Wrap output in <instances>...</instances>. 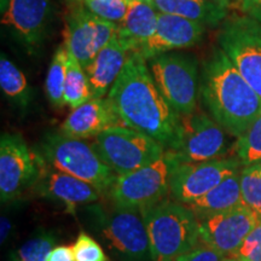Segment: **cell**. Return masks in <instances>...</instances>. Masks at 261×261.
<instances>
[{
	"label": "cell",
	"mask_w": 261,
	"mask_h": 261,
	"mask_svg": "<svg viewBox=\"0 0 261 261\" xmlns=\"http://www.w3.org/2000/svg\"><path fill=\"white\" fill-rule=\"evenodd\" d=\"M108 99L122 125L172 149L178 137V114L172 109L139 52H130Z\"/></svg>",
	"instance_id": "1"
},
{
	"label": "cell",
	"mask_w": 261,
	"mask_h": 261,
	"mask_svg": "<svg viewBox=\"0 0 261 261\" xmlns=\"http://www.w3.org/2000/svg\"><path fill=\"white\" fill-rule=\"evenodd\" d=\"M200 93L211 116L231 136L243 135L261 115L260 96L220 47L204 62Z\"/></svg>",
	"instance_id": "2"
},
{
	"label": "cell",
	"mask_w": 261,
	"mask_h": 261,
	"mask_svg": "<svg viewBox=\"0 0 261 261\" xmlns=\"http://www.w3.org/2000/svg\"><path fill=\"white\" fill-rule=\"evenodd\" d=\"M142 213L152 261H175L201 243L200 221L187 204L163 200Z\"/></svg>",
	"instance_id": "3"
},
{
	"label": "cell",
	"mask_w": 261,
	"mask_h": 261,
	"mask_svg": "<svg viewBox=\"0 0 261 261\" xmlns=\"http://www.w3.org/2000/svg\"><path fill=\"white\" fill-rule=\"evenodd\" d=\"M37 152L48 167L89 182L100 194H109L117 178L93 145L62 132L46 133Z\"/></svg>",
	"instance_id": "4"
},
{
	"label": "cell",
	"mask_w": 261,
	"mask_h": 261,
	"mask_svg": "<svg viewBox=\"0 0 261 261\" xmlns=\"http://www.w3.org/2000/svg\"><path fill=\"white\" fill-rule=\"evenodd\" d=\"M97 231L117 261H152L150 241L142 211L116 207L92 208Z\"/></svg>",
	"instance_id": "5"
},
{
	"label": "cell",
	"mask_w": 261,
	"mask_h": 261,
	"mask_svg": "<svg viewBox=\"0 0 261 261\" xmlns=\"http://www.w3.org/2000/svg\"><path fill=\"white\" fill-rule=\"evenodd\" d=\"M93 148L116 175L151 165L165 155L158 140L127 126L110 127L93 140Z\"/></svg>",
	"instance_id": "6"
},
{
	"label": "cell",
	"mask_w": 261,
	"mask_h": 261,
	"mask_svg": "<svg viewBox=\"0 0 261 261\" xmlns=\"http://www.w3.org/2000/svg\"><path fill=\"white\" fill-rule=\"evenodd\" d=\"M177 160L168 150L158 161L123 175H117L109 191L116 207L144 210L165 200L171 192V174Z\"/></svg>",
	"instance_id": "7"
},
{
	"label": "cell",
	"mask_w": 261,
	"mask_h": 261,
	"mask_svg": "<svg viewBox=\"0 0 261 261\" xmlns=\"http://www.w3.org/2000/svg\"><path fill=\"white\" fill-rule=\"evenodd\" d=\"M148 62L159 90L172 109L178 115L195 112L200 92L197 60L191 55L167 52Z\"/></svg>",
	"instance_id": "8"
},
{
	"label": "cell",
	"mask_w": 261,
	"mask_h": 261,
	"mask_svg": "<svg viewBox=\"0 0 261 261\" xmlns=\"http://www.w3.org/2000/svg\"><path fill=\"white\" fill-rule=\"evenodd\" d=\"M226 130L212 116L196 109L178 115V137L168 151L178 162H205L226 154Z\"/></svg>",
	"instance_id": "9"
},
{
	"label": "cell",
	"mask_w": 261,
	"mask_h": 261,
	"mask_svg": "<svg viewBox=\"0 0 261 261\" xmlns=\"http://www.w3.org/2000/svg\"><path fill=\"white\" fill-rule=\"evenodd\" d=\"M218 42L261 98V24L248 16H232L224 21Z\"/></svg>",
	"instance_id": "10"
},
{
	"label": "cell",
	"mask_w": 261,
	"mask_h": 261,
	"mask_svg": "<svg viewBox=\"0 0 261 261\" xmlns=\"http://www.w3.org/2000/svg\"><path fill=\"white\" fill-rule=\"evenodd\" d=\"M45 162L29 150L18 133H3L0 138V198L3 203L17 200L34 188Z\"/></svg>",
	"instance_id": "11"
},
{
	"label": "cell",
	"mask_w": 261,
	"mask_h": 261,
	"mask_svg": "<svg viewBox=\"0 0 261 261\" xmlns=\"http://www.w3.org/2000/svg\"><path fill=\"white\" fill-rule=\"evenodd\" d=\"M241 167L242 165L236 158L195 163L177 161L171 174L169 194L175 201L189 204L203 197L224 179L241 171Z\"/></svg>",
	"instance_id": "12"
},
{
	"label": "cell",
	"mask_w": 261,
	"mask_h": 261,
	"mask_svg": "<svg viewBox=\"0 0 261 261\" xmlns=\"http://www.w3.org/2000/svg\"><path fill=\"white\" fill-rule=\"evenodd\" d=\"M117 24L98 17L89 9H79L68 18L64 46L85 70L107 46L116 33Z\"/></svg>",
	"instance_id": "13"
},
{
	"label": "cell",
	"mask_w": 261,
	"mask_h": 261,
	"mask_svg": "<svg viewBox=\"0 0 261 261\" xmlns=\"http://www.w3.org/2000/svg\"><path fill=\"white\" fill-rule=\"evenodd\" d=\"M200 221V241L221 255L232 256L244 238L255 227L259 217L240 204Z\"/></svg>",
	"instance_id": "14"
},
{
	"label": "cell",
	"mask_w": 261,
	"mask_h": 261,
	"mask_svg": "<svg viewBox=\"0 0 261 261\" xmlns=\"http://www.w3.org/2000/svg\"><path fill=\"white\" fill-rule=\"evenodd\" d=\"M52 19L51 0H9L2 23L12 29L25 45L35 47L46 37Z\"/></svg>",
	"instance_id": "15"
},
{
	"label": "cell",
	"mask_w": 261,
	"mask_h": 261,
	"mask_svg": "<svg viewBox=\"0 0 261 261\" xmlns=\"http://www.w3.org/2000/svg\"><path fill=\"white\" fill-rule=\"evenodd\" d=\"M205 25L180 16L159 12L158 27L139 54L146 61L173 50L191 47L203 38Z\"/></svg>",
	"instance_id": "16"
},
{
	"label": "cell",
	"mask_w": 261,
	"mask_h": 261,
	"mask_svg": "<svg viewBox=\"0 0 261 261\" xmlns=\"http://www.w3.org/2000/svg\"><path fill=\"white\" fill-rule=\"evenodd\" d=\"M33 190L42 198L64 205L65 211L73 214L79 205L99 200L100 195L93 185L67 173L52 169L46 163Z\"/></svg>",
	"instance_id": "17"
},
{
	"label": "cell",
	"mask_w": 261,
	"mask_h": 261,
	"mask_svg": "<svg viewBox=\"0 0 261 261\" xmlns=\"http://www.w3.org/2000/svg\"><path fill=\"white\" fill-rule=\"evenodd\" d=\"M108 98H91L73 109L61 126V132L77 139L96 137L110 127L123 126Z\"/></svg>",
	"instance_id": "18"
},
{
	"label": "cell",
	"mask_w": 261,
	"mask_h": 261,
	"mask_svg": "<svg viewBox=\"0 0 261 261\" xmlns=\"http://www.w3.org/2000/svg\"><path fill=\"white\" fill-rule=\"evenodd\" d=\"M159 12L149 3L130 0L127 14L117 23L116 37L127 52H139L158 27Z\"/></svg>",
	"instance_id": "19"
},
{
	"label": "cell",
	"mask_w": 261,
	"mask_h": 261,
	"mask_svg": "<svg viewBox=\"0 0 261 261\" xmlns=\"http://www.w3.org/2000/svg\"><path fill=\"white\" fill-rule=\"evenodd\" d=\"M128 55L115 33L112 40L108 42L107 46L97 55L94 61L85 70L89 77L93 98L106 96L110 86H113L119 77Z\"/></svg>",
	"instance_id": "20"
},
{
	"label": "cell",
	"mask_w": 261,
	"mask_h": 261,
	"mask_svg": "<svg viewBox=\"0 0 261 261\" xmlns=\"http://www.w3.org/2000/svg\"><path fill=\"white\" fill-rule=\"evenodd\" d=\"M242 204L241 196V171L224 179L218 187L191 203L187 204L198 220L221 213Z\"/></svg>",
	"instance_id": "21"
},
{
	"label": "cell",
	"mask_w": 261,
	"mask_h": 261,
	"mask_svg": "<svg viewBox=\"0 0 261 261\" xmlns=\"http://www.w3.org/2000/svg\"><path fill=\"white\" fill-rule=\"evenodd\" d=\"M161 14L180 16L198 23L215 27L226 18L227 5L203 0H154L151 4Z\"/></svg>",
	"instance_id": "22"
},
{
	"label": "cell",
	"mask_w": 261,
	"mask_h": 261,
	"mask_svg": "<svg viewBox=\"0 0 261 261\" xmlns=\"http://www.w3.org/2000/svg\"><path fill=\"white\" fill-rule=\"evenodd\" d=\"M0 86L3 93L14 106L22 109L29 106L32 93L27 77L4 54L0 58Z\"/></svg>",
	"instance_id": "23"
},
{
	"label": "cell",
	"mask_w": 261,
	"mask_h": 261,
	"mask_svg": "<svg viewBox=\"0 0 261 261\" xmlns=\"http://www.w3.org/2000/svg\"><path fill=\"white\" fill-rule=\"evenodd\" d=\"M92 97L86 71L73 55L68 52L67 80L64 86V102L71 109L89 102Z\"/></svg>",
	"instance_id": "24"
},
{
	"label": "cell",
	"mask_w": 261,
	"mask_h": 261,
	"mask_svg": "<svg viewBox=\"0 0 261 261\" xmlns=\"http://www.w3.org/2000/svg\"><path fill=\"white\" fill-rule=\"evenodd\" d=\"M58 242L57 234L50 230H39L23 244L9 253L8 261H47Z\"/></svg>",
	"instance_id": "25"
},
{
	"label": "cell",
	"mask_w": 261,
	"mask_h": 261,
	"mask_svg": "<svg viewBox=\"0 0 261 261\" xmlns=\"http://www.w3.org/2000/svg\"><path fill=\"white\" fill-rule=\"evenodd\" d=\"M68 69V50L62 45L55 52L50 67H48L46 81H45V91L50 103L57 109L65 104L64 102V86L67 80Z\"/></svg>",
	"instance_id": "26"
},
{
	"label": "cell",
	"mask_w": 261,
	"mask_h": 261,
	"mask_svg": "<svg viewBox=\"0 0 261 261\" xmlns=\"http://www.w3.org/2000/svg\"><path fill=\"white\" fill-rule=\"evenodd\" d=\"M233 150L242 167L261 162V115L243 135L237 137Z\"/></svg>",
	"instance_id": "27"
},
{
	"label": "cell",
	"mask_w": 261,
	"mask_h": 261,
	"mask_svg": "<svg viewBox=\"0 0 261 261\" xmlns=\"http://www.w3.org/2000/svg\"><path fill=\"white\" fill-rule=\"evenodd\" d=\"M242 204L261 219V162L241 169Z\"/></svg>",
	"instance_id": "28"
},
{
	"label": "cell",
	"mask_w": 261,
	"mask_h": 261,
	"mask_svg": "<svg viewBox=\"0 0 261 261\" xmlns=\"http://www.w3.org/2000/svg\"><path fill=\"white\" fill-rule=\"evenodd\" d=\"M130 0H84V4L98 17L120 23L127 14Z\"/></svg>",
	"instance_id": "29"
},
{
	"label": "cell",
	"mask_w": 261,
	"mask_h": 261,
	"mask_svg": "<svg viewBox=\"0 0 261 261\" xmlns=\"http://www.w3.org/2000/svg\"><path fill=\"white\" fill-rule=\"evenodd\" d=\"M71 247L75 261H109L99 242L86 232H81Z\"/></svg>",
	"instance_id": "30"
},
{
	"label": "cell",
	"mask_w": 261,
	"mask_h": 261,
	"mask_svg": "<svg viewBox=\"0 0 261 261\" xmlns=\"http://www.w3.org/2000/svg\"><path fill=\"white\" fill-rule=\"evenodd\" d=\"M232 256L241 261H261V219Z\"/></svg>",
	"instance_id": "31"
},
{
	"label": "cell",
	"mask_w": 261,
	"mask_h": 261,
	"mask_svg": "<svg viewBox=\"0 0 261 261\" xmlns=\"http://www.w3.org/2000/svg\"><path fill=\"white\" fill-rule=\"evenodd\" d=\"M224 257V255H221L213 248L200 243L191 252L179 256L175 261H223Z\"/></svg>",
	"instance_id": "32"
},
{
	"label": "cell",
	"mask_w": 261,
	"mask_h": 261,
	"mask_svg": "<svg viewBox=\"0 0 261 261\" xmlns=\"http://www.w3.org/2000/svg\"><path fill=\"white\" fill-rule=\"evenodd\" d=\"M47 261H75L73 247L56 246L48 255Z\"/></svg>",
	"instance_id": "33"
},
{
	"label": "cell",
	"mask_w": 261,
	"mask_h": 261,
	"mask_svg": "<svg viewBox=\"0 0 261 261\" xmlns=\"http://www.w3.org/2000/svg\"><path fill=\"white\" fill-rule=\"evenodd\" d=\"M242 11L261 24V0H243Z\"/></svg>",
	"instance_id": "34"
},
{
	"label": "cell",
	"mask_w": 261,
	"mask_h": 261,
	"mask_svg": "<svg viewBox=\"0 0 261 261\" xmlns=\"http://www.w3.org/2000/svg\"><path fill=\"white\" fill-rule=\"evenodd\" d=\"M12 232H14V221L8 214L3 213L2 219H0V242H2V246L9 242Z\"/></svg>",
	"instance_id": "35"
},
{
	"label": "cell",
	"mask_w": 261,
	"mask_h": 261,
	"mask_svg": "<svg viewBox=\"0 0 261 261\" xmlns=\"http://www.w3.org/2000/svg\"><path fill=\"white\" fill-rule=\"evenodd\" d=\"M203 2H212V3H218V4H224L228 6V0H203Z\"/></svg>",
	"instance_id": "36"
},
{
	"label": "cell",
	"mask_w": 261,
	"mask_h": 261,
	"mask_svg": "<svg viewBox=\"0 0 261 261\" xmlns=\"http://www.w3.org/2000/svg\"><path fill=\"white\" fill-rule=\"evenodd\" d=\"M223 261H241V260L237 259V257H234V256H226V257H224Z\"/></svg>",
	"instance_id": "37"
},
{
	"label": "cell",
	"mask_w": 261,
	"mask_h": 261,
	"mask_svg": "<svg viewBox=\"0 0 261 261\" xmlns=\"http://www.w3.org/2000/svg\"><path fill=\"white\" fill-rule=\"evenodd\" d=\"M143 2L149 3V4H152V3H154V0H143Z\"/></svg>",
	"instance_id": "38"
},
{
	"label": "cell",
	"mask_w": 261,
	"mask_h": 261,
	"mask_svg": "<svg viewBox=\"0 0 261 261\" xmlns=\"http://www.w3.org/2000/svg\"><path fill=\"white\" fill-rule=\"evenodd\" d=\"M234 2H240V3H242L243 0H234Z\"/></svg>",
	"instance_id": "39"
},
{
	"label": "cell",
	"mask_w": 261,
	"mask_h": 261,
	"mask_svg": "<svg viewBox=\"0 0 261 261\" xmlns=\"http://www.w3.org/2000/svg\"><path fill=\"white\" fill-rule=\"evenodd\" d=\"M228 2H230V0H228Z\"/></svg>",
	"instance_id": "40"
},
{
	"label": "cell",
	"mask_w": 261,
	"mask_h": 261,
	"mask_svg": "<svg viewBox=\"0 0 261 261\" xmlns=\"http://www.w3.org/2000/svg\"><path fill=\"white\" fill-rule=\"evenodd\" d=\"M109 261H110V260H109Z\"/></svg>",
	"instance_id": "41"
}]
</instances>
